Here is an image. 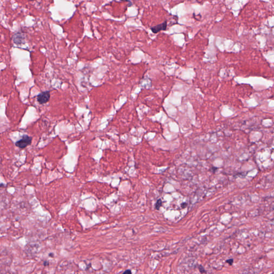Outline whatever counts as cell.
Returning <instances> with one entry per match:
<instances>
[{"mask_svg":"<svg viewBox=\"0 0 274 274\" xmlns=\"http://www.w3.org/2000/svg\"><path fill=\"white\" fill-rule=\"evenodd\" d=\"M32 141V138L27 135H24L21 137V139L16 141L15 145L17 147L23 149L29 145H30Z\"/></svg>","mask_w":274,"mask_h":274,"instance_id":"cell-1","label":"cell"},{"mask_svg":"<svg viewBox=\"0 0 274 274\" xmlns=\"http://www.w3.org/2000/svg\"><path fill=\"white\" fill-rule=\"evenodd\" d=\"M50 98V93L49 91L42 92L37 96V101L40 104L47 103Z\"/></svg>","mask_w":274,"mask_h":274,"instance_id":"cell-2","label":"cell"},{"mask_svg":"<svg viewBox=\"0 0 274 274\" xmlns=\"http://www.w3.org/2000/svg\"><path fill=\"white\" fill-rule=\"evenodd\" d=\"M167 26H168L167 21H164L163 23L158 24L156 26H153L152 27H151L150 30L152 31L153 33H158L161 31H166L167 28Z\"/></svg>","mask_w":274,"mask_h":274,"instance_id":"cell-3","label":"cell"},{"mask_svg":"<svg viewBox=\"0 0 274 274\" xmlns=\"http://www.w3.org/2000/svg\"><path fill=\"white\" fill-rule=\"evenodd\" d=\"M13 42L17 45L24 44L25 43V36L23 34L17 32L13 34Z\"/></svg>","mask_w":274,"mask_h":274,"instance_id":"cell-4","label":"cell"},{"mask_svg":"<svg viewBox=\"0 0 274 274\" xmlns=\"http://www.w3.org/2000/svg\"><path fill=\"white\" fill-rule=\"evenodd\" d=\"M161 205H162V200L161 199H158L155 204V208L157 210H160Z\"/></svg>","mask_w":274,"mask_h":274,"instance_id":"cell-5","label":"cell"},{"mask_svg":"<svg viewBox=\"0 0 274 274\" xmlns=\"http://www.w3.org/2000/svg\"><path fill=\"white\" fill-rule=\"evenodd\" d=\"M226 262H227V263H228V264H229L230 265V266H232V265H233V259H228V260H226Z\"/></svg>","mask_w":274,"mask_h":274,"instance_id":"cell-6","label":"cell"},{"mask_svg":"<svg viewBox=\"0 0 274 274\" xmlns=\"http://www.w3.org/2000/svg\"><path fill=\"white\" fill-rule=\"evenodd\" d=\"M199 270L200 272H201V273H206V272L204 271V269L201 266H200L199 267Z\"/></svg>","mask_w":274,"mask_h":274,"instance_id":"cell-7","label":"cell"},{"mask_svg":"<svg viewBox=\"0 0 274 274\" xmlns=\"http://www.w3.org/2000/svg\"><path fill=\"white\" fill-rule=\"evenodd\" d=\"M124 274H131V271L130 270H127L125 272H124Z\"/></svg>","mask_w":274,"mask_h":274,"instance_id":"cell-8","label":"cell"},{"mask_svg":"<svg viewBox=\"0 0 274 274\" xmlns=\"http://www.w3.org/2000/svg\"><path fill=\"white\" fill-rule=\"evenodd\" d=\"M48 264H48V262H47V261H46V262H44V266H48Z\"/></svg>","mask_w":274,"mask_h":274,"instance_id":"cell-9","label":"cell"},{"mask_svg":"<svg viewBox=\"0 0 274 274\" xmlns=\"http://www.w3.org/2000/svg\"><path fill=\"white\" fill-rule=\"evenodd\" d=\"M49 256H52V257H53V256H54V254H53V253L50 254H49Z\"/></svg>","mask_w":274,"mask_h":274,"instance_id":"cell-10","label":"cell"},{"mask_svg":"<svg viewBox=\"0 0 274 274\" xmlns=\"http://www.w3.org/2000/svg\"><path fill=\"white\" fill-rule=\"evenodd\" d=\"M121 1H129V0H121Z\"/></svg>","mask_w":274,"mask_h":274,"instance_id":"cell-11","label":"cell"},{"mask_svg":"<svg viewBox=\"0 0 274 274\" xmlns=\"http://www.w3.org/2000/svg\"><path fill=\"white\" fill-rule=\"evenodd\" d=\"M29 1H35V0H29Z\"/></svg>","mask_w":274,"mask_h":274,"instance_id":"cell-12","label":"cell"}]
</instances>
